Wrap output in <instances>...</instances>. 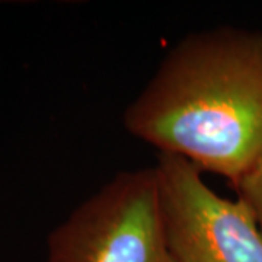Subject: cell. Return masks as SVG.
Masks as SVG:
<instances>
[{"instance_id": "4", "label": "cell", "mask_w": 262, "mask_h": 262, "mask_svg": "<svg viewBox=\"0 0 262 262\" xmlns=\"http://www.w3.org/2000/svg\"><path fill=\"white\" fill-rule=\"evenodd\" d=\"M234 188L237 191V198L251 208L262 230V156L234 184Z\"/></svg>"}, {"instance_id": "3", "label": "cell", "mask_w": 262, "mask_h": 262, "mask_svg": "<svg viewBox=\"0 0 262 262\" xmlns=\"http://www.w3.org/2000/svg\"><path fill=\"white\" fill-rule=\"evenodd\" d=\"M169 252L175 262H262V230L241 198L219 195L194 163L159 153L155 165Z\"/></svg>"}, {"instance_id": "2", "label": "cell", "mask_w": 262, "mask_h": 262, "mask_svg": "<svg viewBox=\"0 0 262 262\" xmlns=\"http://www.w3.org/2000/svg\"><path fill=\"white\" fill-rule=\"evenodd\" d=\"M47 262H175L155 166L122 170L50 233Z\"/></svg>"}, {"instance_id": "1", "label": "cell", "mask_w": 262, "mask_h": 262, "mask_svg": "<svg viewBox=\"0 0 262 262\" xmlns=\"http://www.w3.org/2000/svg\"><path fill=\"white\" fill-rule=\"evenodd\" d=\"M122 121L159 153L234 185L262 156V34L219 27L179 39Z\"/></svg>"}]
</instances>
